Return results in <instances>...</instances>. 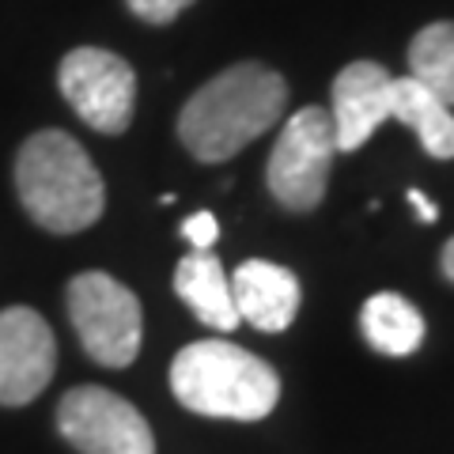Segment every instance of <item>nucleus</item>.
<instances>
[{"mask_svg":"<svg viewBox=\"0 0 454 454\" xmlns=\"http://www.w3.org/2000/svg\"><path fill=\"white\" fill-rule=\"evenodd\" d=\"M57 432L80 454H155L140 409L106 387H76L57 405Z\"/></svg>","mask_w":454,"mask_h":454,"instance_id":"0eeeda50","label":"nucleus"},{"mask_svg":"<svg viewBox=\"0 0 454 454\" xmlns=\"http://www.w3.org/2000/svg\"><path fill=\"white\" fill-rule=\"evenodd\" d=\"M68 318L83 352L103 367H129L140 352V300L110 273H80L68 284Z\"/></svg>","mask_w":454,"mask_h":454,"instance_id":"20e7f679","label":"nucleus"},{"mask_svg":"<svg viewBox=\"0 0 454 454\" xmlns=\"http://www.w3.org/2000/svg\"><path fill=\"white\" fill-rule=\"evenodd\" d=\"M439 262H443V273H447V280L454 284V239H450V243L443 247V258H439Z\"/></svg>","mask_w":454,"mask_h":454,"instance_id":"a211bd4d","label":"nucleus"},{"mask_svg":"<svg viewBox=\"0 0 454 454\" xmlns=\"http://www.w3.org/2000/svg\"><path fill=\"white\" fill-rule=\"evenodd\" d=\"M409 68L432 95L454 106V23H428L420 27L409 46Z\"/></svg>","mask_w":454,"mask_h":454,"instance_id":"4468645a","label":"nucleus"},{"mask_svg":"<svg viewBox=\"0 0 454 454\" xmlns=\"http://www.w3.org/2000/svg\"><path fill=\"white\" fill-rule=\"evenodd\" d=\"M170 390L197 417L262 420L273 413L280 379L262 356L231 340H193L170 364Z\"/></svg>","mask_w":454,"mask_h":454,"instance_id":"7ed1b4c3","label":"nucleus"},{"mask_svg":"<svg viewBox=\"0 0 454 454\" xmlns=\"http://www.w3.org/2000/svg\"><path fill=\"white\" fill-rule=\"evenodd\" d=\"M288 83L258 61L231 65L197 91L178 118L182 145L201 163H223L280 121Z\"/></svg>","mask_w":454,"mask_h":454,"instance_id":"f257e3e1","label":"nucleus"},{"mask_svg":"<svg viewBox=\"0 0 454 454\" xmlns=\"http://www.w3.org/2000/svg\"><path fill=\"white\" fill-rule=\"evenodd\" d=\"M175 292L197 318L212 330H235L239 322V307L231 295V277L223 273L220 258L212 250H193L178 262L175 269Z\"/></svg>","mask_w":454,"mask_h":454,"instance_id":"9b49d317","label":"nucleus"},{"mask_svg":"<svg viewBox=\"0 0 454 454\" xmlns=\"http://www.w3.org/2000/svg\"><path fill=\"white\" fill-rule=\"evenodd\" d=\"M20 201L38 227L53 235H76L103 216L106 190L91 155L68 133L42 129L16 155Z\"/></svg>","mask_w":454,"mask_h":454,"instance_id":"f03ea898","label":"nucleus"},{"mask_svg":"<svg viewBox=\"0 0 454 454\" xmlns=\"http://www.w3.org/2000/svg\"><path fill=\"white\" fill-rule=\"evenodd\" d=\"M193 0H129V12L145 23H170L186 12Z\"/></svg>","mask_w":454,"mask_h":454,"instance_id":"2eb2a0df","label":"nucleus"},{"mask_svg":"<svg viewBox=\"0 0 454 454\" xmlns=\"http://www.w3.org/2000/svg\"><path fill=\"white\" fill-rule=\"evenodd\" d=\"M360 330L382 356H413L424 345V315L397 292H379L364 303Z\"/></svg>","mask_w":454,"mask_h":454,"instance_id":"ddd939ff","label":"nucleus"},{"mask_svg":"<svg viewBox=\"0 0 454 454\" xmlns=\"http://www.w3.org/2000/svg\"><path fill=\"white\" fill-rule=\"evenodd\" d=\"M394 76L375 61H352L333 80V137L337 152L364 148L382 121H390Z\"/></svg>","mask_w":454,"mask_h":454,"instance_id":"1a4fd4ad","label":"nucleus"},{"mask_svg":"<svg viewBox=\"0 0 454 454\" xmlns=\"http://www.w3.org/2000/svg\"><path fill=\"white\" fill-rule=\"evenodd\" d=\"M409 205L417 208V216H420V223H435L439 220V208H435V201H428L420 190H409Z\"/></svg>","mask_w":454,"mask_h":454,"instance_id":"f3484780","label":"nucleus"},{"mask_svg":"<svg viewBox=\"0 0 454 454\" xmlns=\"http://www.w3.org/2000/svg\"><path fill=\"white\" fill-rule=\"evenodd\" d=\"M390 121H402L417 133L420 148L432 160H454V114L420 80L402 76L390 91Z\"/></svg>","mask_w":454,"mask_h":454,"instance_id":"f8f14e48","label":"nucleus"},{"mask_svg":"<svg viewBox=\"0 0 454 454\" xmlns=\"http://www.w3.org/2000/svg\"><path fill=\"white\" fill-rule=\"evenodd\" d=\"M57 83H61L65 103L91 129L110 137L129 129L133 106H137V73L125 57L98 46H80L73 53H65Z\"/></svg>","mask_w":454,"mask_h":454,"instance_id":"423d86ee","label":"nucleus"},{"mask_svg":"<svg viewBox=\"0 0 454 454\" xmlns=\"http://www.w3.org/2000/svg\"><path fill=\"white\" fill-rule=\"evenodd\" d=\"M337 155L333 118L322 106L295 110L280 129V140L265 167L269 193L277 197L284 208L310 212L322 205L325 182H330V167Z\"/></svg>","mask_w":454,"mask_h":454,"instance_id":"39448f33","label":"nucleus"},{"mask_svg":"<svg viewBox=\"0 0 454 454\" xmlns=\"http://www.w3.org/2000/svg\"><path fill=\"white\" fill-rule=\"evenodd\" d=\"M231 295L239 307V318L250 322L262 333H280L288 330L300 315V280L292 269L250 258L231 273Z\"/></svg>","mask_w":454,"mask_h":454,"instance_id":"9d476101","label":"nucleus"},{"mask_svg":"<svg viewBox=\"0 0 454 454\" xmlns=\"http://www.w3.org/2000/svg\"><path fill=\"white\" fill-rule=\"evenodd\" d=\"M57 340L31 307L0 310V405H27L50 387Z\"/></svg>","mask_w":454,"mask_h":454,"instance_id":"6e6552de","label":"nucleus"},{"mask_svg":"<svg viewBox=\"0 0 454 454\" xmlns=\"http://www.w3.org/2000/svg\"><path fill=\"white\" fill-rule=\"evenodd\" d=\"M182 235H186V243L193 250H208L220 239V223L212 212H193V216L182 220Z\"/></svg>","mask_w":454,"mask_h":454,"instance_id":"dca6fc26","label":"nucleus"}]
</instances>
